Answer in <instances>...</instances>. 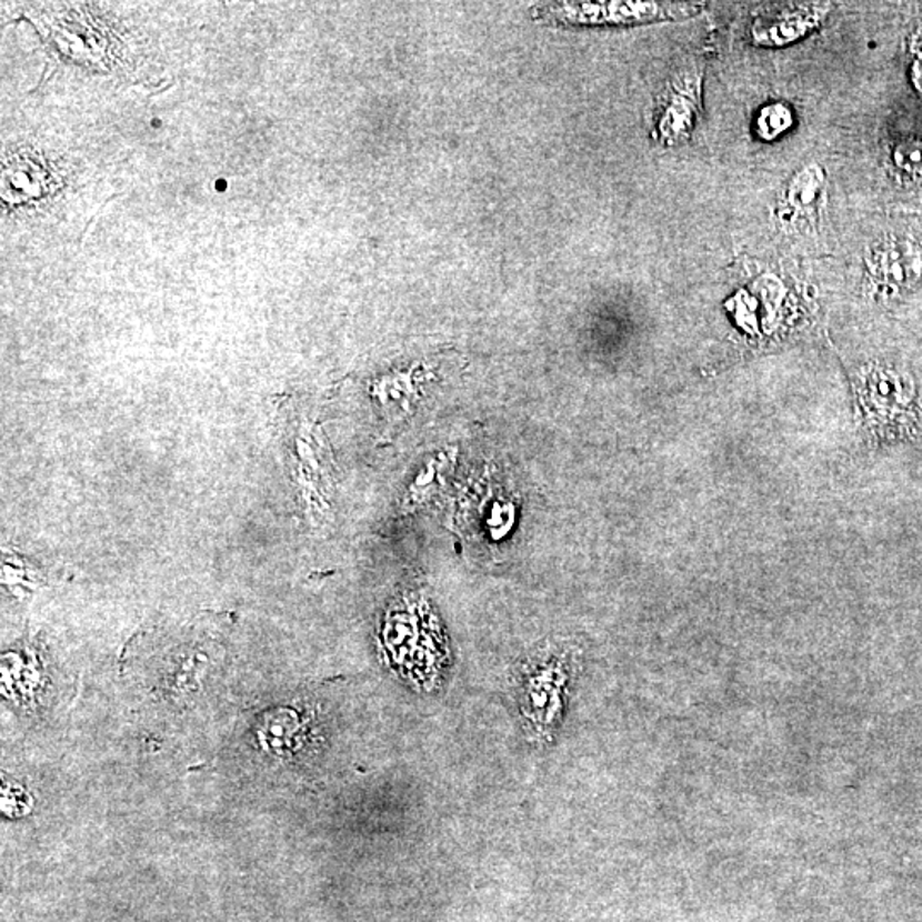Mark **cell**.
<instances>
[{"instance_id": "cell-2", "label": "cell", "mask_w": 922, "mask_h": 922, "mask_svg": "<svg viewBox=\"0 0 922 922\" xmlns=\"http://www.w3.org/2000/svg\"><path fill=\"white\" fill-rule=\"evenodd\" d=\"M918 263L902 250V244H889L885 250L880 251L879 269L883 282L892 285H904L909 279V272H918Z\"/></svg>"}, {"instance_id": "cell-1", "label": "cell", "mask_w": 922, "mask_h": 922, "mask_svg": "<svg viewBox=\"0 0 922 922\" xmlns=\"http://www.w3.org/2000/svg\"><path fill=\"white\" fill-rule=\"evenodd\" d=\"M679 6L661 4H569L565 8L550 9L558 12L559 19L571 22L642 21V19L664 18L672 14Z\"/></svg>"}, {"instance_id": "cell-3", "label": "cell", "mask_w": 922, "mask_h": 922, "mask_svg": "<svg viewBox=\"0 0 922 922\" xmlns=\"http://www.w3.org/2000/svg\"><path fill=\"white\" fill-rule=\"evenodd\" d=\"M893 163L896 170L915 183L922 184V142L904 141L893 149Z\"/></svg>"}, {"instance_id": "cell-4", "label": "cell", "mask_w": 922, "mask_h": 922, "mask_svg": "<svg viewBox=\"0 0 922 922\" xmlns=\"http://www.w3.org/2000/svg\"><path fill=\"white\" fill-rule=\"evenodd\" d=\"M791 122L793 120H791L790 111L781 107V104H778V107H769L762 111V117L759 119V129L762 136L772 139V137L781 133L782 130L788 129Z\"/></svg>"}, {"instance_id": "cell-5", "label": "cell", "mask_w": 922, "mask_h": 922, "mask_svg": "<svg viewBox=\"0 0 922 922\" xmlns=\"http://www.w3.org/2000/svg\"><path fill=\"white\" fill-rule=\"evenodd\" d=\"M914 82L918 84L919 91H922V57L915 62Z\"/></svg>"}]
</instances>
